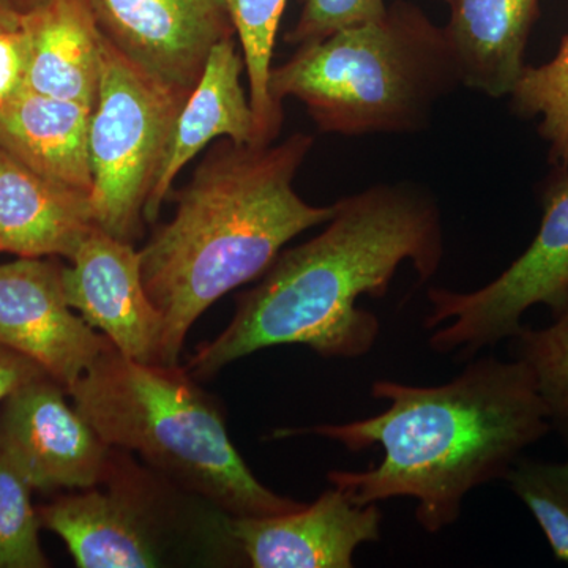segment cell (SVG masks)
<instances>
[{"label":"cell","instance_id":"6da1fadb","mask_svg":"<svg viewBox=\"0 0 568 568\" xmlns=\"http://www.w3.org/2000/svg\"><path fill=\"white\" fill-rule=\"evenodd\" d=\"M444 253L439 205L416 183H379L343 197L323 233L283 250L261 282L239 295L230 325L197 346L185 369L209 379L246 355L286 345L324 358L364 357L381 323L358 298H383L405 263L420 283L432 280Z\"/></svg>","mask_w":568,"mask_h":568},{"label":"cell","instance_id":"7a4b0ae2","mask_svg":"<svg viewBox=\"0 0 568 568\" xmlns=\"http://www.w3.org/2000/svg\"><path fill=\"white\" fill-rule=\"evenodd\" d=\"M372 396L388 403L375 417L276 429L274 437H325L354 454L379 447V465L331 470L327 480L357 506L416 500L428 534L454 526L473 489L504 480L523 452L551 432L532 373L518 358L477 355L440 386L375 381Z\"/></svg>","mask_w":568,"mask_h":568},{"label":"cell","instance_id":"3957f363","mask_svg":"<svg viewBox=\"0 0 568 568\" xmlns=\"http://www.w3.org/2000/svg\"><path fill=\"white\" fill-rule=\"evenodd\" d=\"M313 142L302 133L280 144L222 140L179 192L173 219L140 250L145 291L163 317L160 365H179L209 306L263 276L298 234L331 222L336 203H306L294 189Z\"/></svg>","mask_w":568,"mask_h":568},{"label":"cell","instance_id":"277c9868","mask_svg":"<svg viewBox=\"0 0 568 568\" xmlns=\"http://www.w3.org/2000/svg\"><path fill=\"white\" fill-rule=\"evenodd\" d=\"M67 394L108 446L136 452L223 515L274 517L306 506L257 480L222 410L179 365L141 364L110 345Z\"/></svg>","mask_w":568,"mask_h":568},{"label":"cell","instance_id":"5b68a950","mask_svg":"<svg viewBox=\"0 0 568 568\" xmlns=\"http://www.w3.org/2000/svg\"><path fill=\"white\" fill-rule=\"evenodd\" d=\"M462 85L444 29L398 2L375 21L297 47L272 67L268 92L305 104L321 132L343 136L416 133Z\"/></svg>","mask_w":568,"mask_h":568},{"label":"cell","instance_id":"8992f818","mask_svg":"<svg viewBox=\"0 0 568 568\" xmlns=\"http://www.w3.org/2000/svg\"><path fill=\"white\" fill-rule=\"evenodd\" d=\"M189 95L125 58L102 36L99 95L89 125L95 226L121 241L141 234L145 204Z\"/></svg>","mask_w":568,"mask_h":568},{"label":"cell","instance_id":"52a82bcc","mask_svg":"<svg viewBox=\"0 0 568 568\" xmlns=\"http://www.w3.org/2000/svg\"><path fill=\"white\" fill-rule=\"evenodd\" d=\"M558 168L544 192L540 230L510 267L469 293L429 287L424 327L435 331L428 339L435 353L470 361L517 335L532 306L556 315L568 304V171Z\"/></svg>","mask_w":568,"mask_h":568},{"label":"cell","instance_id":"ba28073f","mask_svg":"<svg viewBox=\"0 0 568 568\" xmlns=\"http://www.w3.org/2000/svg\"><path fill=\"white\" fill-rule=\"evenodd\" d=\"M67 395L43 375L0 405V450L40 493L99 487L112 474V447Z\"/></svg>","mask_w":568,"mask_h":568},{"label":"cell","instance_id":"9c48e42d","mask_svg":"<svg viewBox=\"0 0 568 568\" xmlns=\"http://www.w3.org/2000/svg\"><path fill=\"white\" fill-rule=\"evenodd\" d=\"M104 39L174 91H193L235 28L226 0H88Z\"/></svg>","mask_w":568,"mask_h":568},{"label":"cell","instance_id":"30bf717a","mask_svg":"<svg viewBox=\"0 0 568 568\" xmlns=\"http://www.w3.org/2000/svg\"><path fill=\"white\" fill-rule=\"evenodd\" d=\"M55 257L0 264V346L24 355L69 388L112 345L67 302Z\"/></svg>","mask_w":568,"mask_h":568},{"label":"cell","instance_id":"8fae6325","mask_svg":"<svg viewBox=\"0 0 568 568\" xmlns=\"http://www.w3.org/2000/svg\"><path fill=\"white\" fill-rule=\"evenodd\" d=\"M67 302L115 349L141 364H160L163 317L142 280L140 250L93 227L62 268Z\"/></svg>","mask_w":568,"mask_h":568},{"label":"cell","instance_id":"7c38bea8","mask_svg":"<svg viewBox=\"0 0 568 568\" xmlns=\"http://www.w3.org/2000/svg\"><path fill=\"white\" fill-rule=\"evenodd\" d=\"M379 504L357 506L338 488L274 517L224 515L226 536L253 568H353L358 547L383 536Z\"/></svg>","mask_w":568,"mask_h":568},{"label":"cell","instance_id":"4fadbf2b","mask_svg":"<svg viewBox=\"0 0 568 568\" xmlns=\"http://www.w3.org/2000/svg\"><path fill=\"white\" fill-rule=\"evenodd\" d=\"M80 568H148L163 562L159 530L141 497L115 487L77 489L37 508Z\"/></svg>","mask_w":568,"mask_h":568},{"label":"cell","instance_id":"5bb4252c","mask_svg":"<svg viewBox=\"0 0 568 568\" xmlns=\"http://www.w3.org/2000/svg\"><path fill=\"white\" fill-rule=\"evenodd\" d=\"M244 71V54L235 37L213 48L200 81L179 112L162 168L145 204L148 222H155L175 178L209 142L226 138L235 144H263L250 97L242 85Z\"/></svg>","mask_w":568,"mask_h":568},{"label":"cell","instance_id":"9a60e30c","mask_svg":"<svg viewBox=\"0 0 568 568\" xmlns=\"http://www.w3.org/2000/svg\"><path fill=\"white\" fill-rule=\"evenodd\" d=\"M93 227L91 194L44 178L0 148V253L70 261Z\"/></svg>","mask_w":568,"mask_h":568},{"label":"cell","instance_id":"2e32d148","mask_svg":"<svg viewBox=\"0 0 568 568\" xmlns=\"http://www.w3.org/2000/svg\"><path fill=\"white\" fill-rule=\"evenodd\" d=\"M22 88L93 110L99 95L102 32L88 0H47L21 17Z\"/></svg>","mask_w":568,"mask_h":568},{"label":"cell","instance_id":"e0dca14e","mask_svg":"<svg viewBox=\"0 0 568 568\" xmlns=\"http://www.w3.org/2000/svg\"><path fill=\"white\" fill-rule=\"evenodd\" d=\"M444 33L462 85L493 99L511 95L525 71V51L538 0H447Z\"/></svg>","mask_w":568,"mask_h":568},{"label":"cell","instance_id":"ac0fdd59","mask_svg":"<svg viewBox=\"0 0 568 568\" xmlns=\"http://www.w3.org/2000/svg\"><path fill=\"white\" fill-rule=\"evenodd\" d=\"M92 110L20 89L0 103V148L37 173L91 194Z\"/></svg>","mask_w":568,"mask_h":568},{"label":"cell","instance_id":"d6986e66","mask_svg":"<svg viewBox=\"0 0 568 568\" xmlns=\"http://www.w3.org/2000/svg\"><path fill=\"white\" fill-rule=\"evenodd\" d=\"M235 36L244 54L250 104L263 144H272L283 123V110L268 92L276 32L286 0H226Z\"/></svg>","mask_w":568,"mask_h":568},{"label":"cell","instance_id":"ffe728a7","mask_svg":"<svg viewBox=\"0 0 568 568\" xmlns=\"http://www.w3.org/2000/svg\"><path fill=\"white\" fill-rule=\"evenodd\" d=\"M510 339L514 358L525 362L532 373L551 429L568 446V304L552 315L548 327L523 325Z\"/></svg>","mask_w":568,"mask_h":568},{"label":"cell","instance_id":"44dd1931","mask_svg":"<svg viewBox=\"0 0 568 568\" xmlns=\"http://www.w3.org/2000/svg\"><path fill=\"white\" fill-rule=\"evenodd\" d=\"M519 118H540L538 133L549 144V160L568 166V37L558 54L540 67H526L511 92Z\"/></svg>","mask_w":568,"mask_h":568},{"label":"cell","instance_id":"7402d4cb","mask_svg":"<svg viewBox=\"0 0 568 568\" xmlns=\"http://www.w3.org/2000/svg\"><path fill=\"white\" fill-rule=\"evenodd\" d=\"M504 480L537 519L555 558L568 564V462L521 457Z\"/></svg>","mask_w":568,"mask_h":568},{"label":"cell","instance_id":"603a6c76","mask_svg":"<svg viewBox=\"0 0 568 568\" xmlns=\"http://www.w3.org/2000/svg\"><path fill=\"white\" fill-rule=\"evenodd\" d=\"M31 485L0 450V568H47Z\"/></svg>","mask_w":568,"mask_h":568},{"label":"cell","instance_id":"cb8c5ba5","mask_svg":"<svg viewBox=\"0 0 568 568\" xmlns=\"http://www.w3.org/2000/svg\"><path fill=\"white\" fill-rule=\"evenodd\" d=\"M386 11L384 0H302L301 14L286 41L302 47L343 29L375 21Z\"/></svg>","mask_w":568,"mask_h":568},{"label":"cell","instance_id":"d4e9b609","mask_svg":"<svg viewBox=\"0 0 568 568\" xmlns=\"http://www.w3.org/2000/svg\"><path fill=\"white\" fill-rule=\"evenodd\" d=\"M24 63L26 43L21 28L0 31V103L22 89Z\"/></svg>","mask_w":568,"mask_h":568},{"label":"cell","instance_id":"484cf974","mask_svg":"<svg viewBox=\"0 0 568 568\" xmlns=\"http://www.w3.org/2000/svg\"><path fill=\"white\" fill-rule=\"evenodd\" d=\"M47 375L36 362L0 346V405L22 384Z\"/></svg>","mask_w":568,"mask_h":568},{"label":"cell","instance_id":"4316f807","mask_svg":"<svg viewBox=\"0 0 568 568\" xmlns=\"http://www.w3.org/2000/svg\"><path fill=\"white\" fill-rule=\"evenodd\" d=\"M22 13L14 0H0V31H14L21 28Z\"/></svg>","mask_w":568,"mask_h":568},{"label":"cell","instance_id":"83f0119b","mask_svg":"<svg viewBox=\"0 0 568 568\" xmlns=\"http://www.w3.org/2000/svg\"><path fill=\"white\" fill-rule=\"evenodd\" d=\"M44 2H47V0H14V6L18 7L21 13H26V11L37 9V7H40L41 3Z\"/></svg>","mask_w":568,"mask_h":568}]
</instances>
